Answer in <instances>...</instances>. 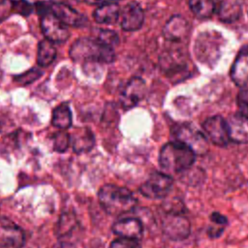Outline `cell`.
I'll return each instance as SVG.
<instances>
[{"label":"cell","instance_id":"obj_1","mask_svg":"<svg viewBox=\"0 0 248 248\" xmlns=\"http://www.w3.org/2000/svg\"><path fill=\"white\" fill-rule=\"evenodd\" d=\"M98 200L103 209L112 216L128 213L137 204V199L128 188L113 184L103 185L98 192Z\"/></svg>","mask_w":248,"mask_h":248},{"label":"cell","instance_id":"obj_2","mask_svg":"<svg viewBox=\"0 0 248 248\" xmlns=\"http://www.w3.org/2000/svg\"><path fill=\"white\" fill-rule=\"evenodd\" d=\"M196 158V153L180 141L166 143L160 150L159 164L165 173H178L189 170Z\"/></svg>","mask_w":248,"mask_h":248},{"label":"cell","instance_id":"obj_3","mask_svg":"<svg viewBox=\"0 0 248 248\" xmlns=\"http://www.w3.org/2000/svg\"><path fill=\"white\" fill-rule=\"evenodd\" d=\"M70 56L75 61L111 63L114 60L113 47L97 38H79L70 48Z\"/></svg>","mask_w":248,"mask_h":248},{"label":"cell","instance_id":"obj_4","mask_svg":"<svg viewBox=\"0 0 248 248\" xmlns=\"http://www.w3.org/2000/svg\"><path fill=\"white\" fill-rule=\"evenodd\" d=\"M224 42V38L219 32L205 31L201 33L194 46L197 59L201 63L212 67L222 54Z\"/></svg>","mask_w":248,"mask_h":248},{"label":"cell","instance_id":"obj_5","mask_svg":"<svg viewBox=\"0 0 248 248\" xmlns=\"http://www.w3.org/2000/svg\"><path fill=\"white\" fill-rule=\"evenodd\" d=\"M36 9L39 14H42L46 11L50 12L67 26L79 27L84 25V23L86 22V18L81 14H79L69 5L63 3L38 2L36 4Z\"/></svg>","mask_w":248,"mask_h":248},{"label":"cell","instance_id":"obj_6","mask_svg":"<svg viewBox=\"0 0 248 248\" xmlns=\"http://www.w3.org/2000/svg\"><path fill=\"white\" fill-rule=\"evenodd\" d=\"M172 183L173 180L170 175L161 171H154L141 184L140 191L141 195L148 199H162L169 194Z\"/></svg>","mask_w":248,"mask_h":248},{"label":"cell","instance_id":"obj_7","mask_svg":"<svg viewBox=\"0 0 248 248\" xmlns=\"http://www.w3.org/2000/svg\"><path fill=\"white\" fill-rule=\"evenodd\" d=\"M41 27L46 39L52 43H64L70 37V32L66 24H64L53 14L46 11L41 14Z\"/></svg>","mask_w":248,"mask_h":248},{"label":"cell","instance_id":"obj_8","mask_svg":"<svg viewBox=\"0 0 248 248\" xmlns=\"http://www.w3.org/2000/svg\"><path fill=\"white\" fill-rule=\"evenodd\" d=\"M176 141L188 145L196 154H203L207 151L206 138L196 128L190 125H180L173 132Z\"/></svg>","mask_w":248,"mask_h":248},{"label":"cell","instance_id":"obj_9","mask_svg":"<svg viewBox=\"0 0 248 248\" xmlns=\"http://www.w3.org/2000/svg\"><path fill=\"white\" fill-rule=\"evenodd\" d=\"M23 231L7 217H0V248H22Z\"/></svg>","mask_w":248,"mask_h":248},{"label":"cell","instance_id":"obj_10","mask_svg":"<svg viewBox=\"0 0 248 248\" xmlns=\"http://www.w3.org/2000/svg\"><path fill=\"white\" fill-rule=\"evenodd\" d=\"M202 129L207 139L218 146H226L230 141L227 120L220 115L207 118L202 123Z\"/></svg>","mask_w":248,"mask_h":248},{"label":"cell","instance_id":"obj_11","mask_svg":"<svg viewBox=\"0 0 248 248\" xmlns=\"http://www.w3.org/2000/svg\"><path fill=\"white\" fill-rule=\"evenodd\" d=\"M145 93V82L139 77L128 80L120 93V103L124 108H132L139 104Z\"/></svg>","mask_w":248,"mask_h":248},{"label":"cell","instance_id":"obj_12","mask_svg":"<svg viewBox=\"0 0 248 248\" xmlns=\"http://www.w3.org/2000/svg\"><path fill=\"white\" fill-rule=\"evenodd\" d=\"M163 231L172 240H183L190 233V223L186 217L170 212L163 221Z\"/></svg>","mask_w":248,"mask_h":248},{"label":"cell","instance_id":"obj_13","mask_svg":"<svg viewBox=\"0 0 248 248\" xmlns=\"http://www.w3.org/2000/svg\"><path fill=\"white\" fill-rule=\"evenodd\" d=\"M120 24L125 31H136L140 29L143 23L144 14L140 4L130 2L120 11Z\"/></svg>","mask_w":248,"mask_h":248},{"label":"cell","instance_id":"obj_14","mask_svg":"<svg viewBox=\"0 0 248 248\" xmlns=\"http://www.w3.org/2000/svg\"><path fill=\"white\" fill-rule=\"evenodd\" d=\"M112 232L123 238L140 240L142 236L143 226L138 218H122L117 220L111 227Z\"/></svg>","mask_w":248,"mask_h":248},{"label":"cell","instance_id":"obj_15","mask_svg":"<svg viewBox=\"0 0 248 248\" xmlns=\"http://www.w3.org/2000/svg\"><path fill=\"white\" fill-rule=\"evenodd\" d=\"M230 140L236 143L248 142V116L239 112L227 120Z\"/></svg>","mask_w":248,"mask_h":248},{"label":"cell","instance_id":"obj_16","mask_svg":"<svg viewBox=\"0 0 248 248\" xmlns=\"http://www.w3.org/2000/svg\"><path fill=\"white\" fill-rule=\"evenodd\" d=\"M231 78L237 86H245L248 84V46L240 49L234 59L232 69Z\"/></svg>","mask_w":248,"mask_h":248},{"label":"cell","instance_id":"obj_17","mask_svg":"<svg viewBox=\"0 0 248 248\" xmlns=\"http://www.w3.org/2000/svg\"><path fill=\"white\" fill-rule=\"evenodd\" d=\"M73 149L76 153L90 151L95 144V138L89 128H78L71 137Z\"/></svg>","mask_w":248,"mask_h":248},{"label":"cell","instance_id":"obj_18","mask_svg":"<svg viewBox=\"0 0 248 248\" xmlns=\"http://www.w3.org/2000/svg\"><path fill=\"white\" fill-rule=\"evenodd\" d=\"M187 21L180 16L170 17L163 28V35L169 41H180L186 35Z\"/></svg>","mask_w":248,"mask_h":248},{"label":"cell","instance_id":"obj_19","mask_svg":"<svg viewBox=\"0 0 248 248\" xmlns=\"http://www.w3.org/2000/svg\"><path fill=\"white\" fill-rule=\"evenodd\" d=\"M120 11L121 9L117 3L101 5L94 11L93 17L98 23L112 24L119 18Z\"/></svg>","mask_w":248,"mask_h":248},{"label":"cell","instance_id":"obj_20","mask_svg":"<svg viewBox=\"0 0 248 248\" xmlns=\"http://www.w3.org/2000/svg\"><path fill=\"white\" fill-rule=\"evenodd\" d=\"M78 227V222L75 215L64 213L60 216L56 226V235L60 241H66Z\"/></svg>","mask_w":248,"mask_h":248},{"label":"cell","instance_id":"obj_21","mask_svg":"<svg viewBox=\"0 0 248 248\" xmlns=\"http://www.w3.org/2000/svg\"><path fill=\"white\" fill-rule=\"evenodd\" d=\"M56 57V48L52 42L45 39L38 45L37 51V63L41 67H46L50 65Z\"/></svg>","mask_w":248,"mask_h":248},{"label":"cell","instance_id":"obj_22","mask_svg":"<svg viewBox=\"0 0 248 248\" xmlns=\"http://www.w3.org/2000/svg\"><path fill=\"white\" fill-rule=\"evenodd\" d=\"M240 11V4L236 0H223L217 9L220 19L226 22H232L237 19Z\"/></svg>","mask_w":248,"mask_h":248},{"label":"cell","instance_id":"obj_23","mask_svg":"<svg viewBox=\"0 0 248 248\" xmlns=\"http://www.w3.org/2000/svg\"><path fill=\"white\" fill-rule=\"evenodd\" d=\"M51 124L59 129H67L72 125V112L67 104H61L54 108Z\"/></svg>","mask_w":248,"mask_h":248},{"label":"cell","instance_id":"obj_24","mask_svg":"<svg viewBox=\"0 0 248 248\" xmlns=\"http://www.w3.org/2000/svg\"><path fill=\"white\" fill-rule=\"evenodd\" d=\"M189 7L199 18H208L216 11L214 0H189Z\"/></svg>","mask_w":248,"mask_h":248},{"label":"cell","instance_id":"obj_25","mask_svg":"<svg viewBox=\"0 0 248 248\" xmlns=\"http://www.w3.org/2000/svg\"><path fill=\"white\" fill-rule=\"evenodd\" d=\"M53 141V149L57 152H64L69 147V144L71 142V137L68 133L64 131H60L58 133H55L52 137Z\"/></svg>","mask_w":248,"mask_h":248},{"label":"cell","instance_id":"obj_26","mask_svg":"<svg viewBox=\"0 0 248 248\" xmlns=\"http://www.w3.org/2000/svg\"><path fill=\"white\" fill-rule=\"evenodd\" d=\"M43 75V72L38 69V68H32L20 75H17L14 78H15V81L18 82L19 84H29V83H32L33 81L37 80L38 78H40Z\"/></svg>","mask_w":248,"mask_h":248},{"label":"cell","instance_id":"obj_27","mask_svg":"<svg viewBox=\"0 0 248 248\" xmlns=\"http://www.w3.org/2000/svg\"><path fill=\"white\" fill-rule=\"evenodd\" d=\"M97 39L111 47H113V46H116L119 42L117 33L114 31H111V30H108V29L99 30Z\"/></svg>","mask_w":248,"mask_h":248},{"label":"cell","instance_id":"obj_28","mask_svg":"<svg viewBox=\"0 0 248 248\" xmlns=\"http://www.w3.org/2000/svg\"><path fill=\"white\" fill-rule=\"evenodd\" d=\"M12 10L23 16H29L33 11V6L26 0H13Z\"/></svg>","mask_w":248,"mask_h":248},{"label":"cell","instance_id":"obj_29","mask_svg":"<svg viewBox=\"0 0 248 248\" xmlns=\"http://www.w3.org/2000/svg\"><path fill=\"white\" fill-rule=\"evenodd\" d=\"M108 248H140V245L138 240L119 237L113 240Z\"/></svg>","mask_w":248,"mask_h":248},{"label":"cell","instance_id":"obj_30","mask_svg":"<svg viewBox=\"0 0 248 248\" xmlns=\"http://www.w3.org/2000/svg\"><path fill=\"white\" fill-rule=\"evenodd\" d=\"M237 105L240 112L248 116V89H242L237 95Z\"/></svg>","mask_w":248,"mask_h":248},{"label":"cell","instance_id":"obj_31","mask_svg":"<svg viewBox=\"0 0 248 248\" xmlns=\"http://www.w3.org/2000/svg\"><path fill=\"white\" fill-rule=\"evenodd\" d=\"M210 219H211V221H213L217 225H226L227 222H228L226 216H224V215H222L218 212H213L210 215Z\"/></svg>","mask_w":248,"mask_h":248},{"label":"cell","instance_id":"obj_32","mask_svg":"<svg viewBox=\"0 0 248 248\" xmlns=\"http://www.w3.org/2000/svg\"><path fill=\"white\" fill-rule=\"evenodd\" d=\"M119 0H85L86 3H89L91 5H106V4H111V3H117Z\"/></svg>","mask_w":248,"mask_h":248},{"label":"cell","instance_id":"obj_33","mask_svg":"<svg viewBox=\"0 0 248 248\" xmlns=\"http://www.w3.org/2000/svg\"><path fill=\"white\" fill-rule=\"evenodd\" d=\"M54 248H77V247L72 242L60 241Z\"/></svg>","mask_w":248,"mask_h":248},{"label":"cell","instance_id":"obj_34","mask_svg":"<svg viewBox=\"0 0 248 248\" xmlns=\"http://www.w3.org/2000/svg\"><path fill=\"white\" fill-rule=\"evenodd\" d=\"M1 77H2V72H1V70H0V79H1Z\"/></svg>","mask_w":248,"mask_h":248},{"label":"cell","instance_id":"obj_35","mask_svg":"<svg viewBox=\"0 0 248 248\" xmlns=\"http://www.w3.org/2000/svg\"><path fill=\"white\" fill-rule=\"evenodd\" d=\"M4 1H5V0H0V4H1V3H3Z\"/></svg>","mask_w":248,"mask_h":248}]
</instances>
